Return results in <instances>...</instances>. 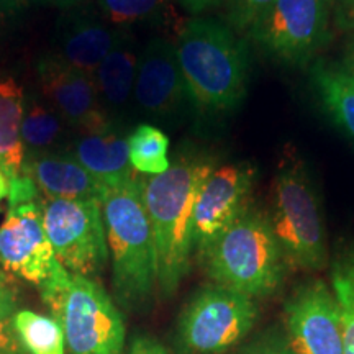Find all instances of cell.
I'll list each match as a JSON object with an SVG mask.
<instances>
[{
	"label": "cell",
	"instance_id": "6",
	"mask_svg": "<svg viewBox=\"0 0 354 354\" xmlns=\"http://www.w3.org/2000/svg\"><path fill=\"white\" fill-rule=\"evenodd\" d=\"M44 305L64 331L71 354H125V320L107 290L94 279L63 266L39 286Z\"/></svg>",
	"mask_w": 354,
	"mask_h": 354
},
{
	"label": "cell",
	"instance_id": "7",
	"mask_svg": "<svg viewBox=\"0 0 354 354\" xmlns=\"http://www.w3.org/2000/svg\"><path fill=\"white\" fill-rule=\"evenodd\" d=\"M259 318L254 299L210 284L198 289L176 323L177 354H225L245 342Z\"/></svg>",
	"mask_w": 354,
	"mask_h": 354
},
{
	"label": "cell",
	"instance_id": "30",
	"mask_svg": "<svg viewBox=\"0 0 354 354\" xmlns=\"http://www.w3.org/2000/svg\"><path fill=\"white\" fill-rule=\"evenodd\" d=\"M17 292L13 286L8 282V279L0 274V322L8 320V318L15 317L17 310Z\"/></svg>",
	"mask_w": 354,
	"mask_h": 354
},
{
	"label": "cell",
	"instance_id": "8",
	"mask_svg": "<svg viewBox=\"0 0 354 354\" xmlns=\"http://www.w3.org/2000/svg\"><path fill=\"white\" fill-rule=\"evenodd\" d=\"M333 6V0H274L248 33L277 63L302 68L328 43Z\"/></svg>",
	"mask_w": 354,
	"mask_h": 354
},
{
	"label": "cell",
	"instance_id": "2",
	"mask_svg": "<svg viewBox=\"0 0 354 354\" xmlns=\"http://www.w3.org/2000/svg\"><path fill=\"white\" fill-rule=\"evenodd\" d=\"M176 53L194 113L214 118L240 107L246 95L250 57L246 43L232 26L194 17L177 35Z\"/></svg>",
	"mask_w": 354,
	"mask_h": 354
},
{
	"label": "cell",
	"instance_id": "14",
	"mask_svg": "<svg viewBox=\"0 0 354 354\" xmlns=\"http://www.w3.org/2000/svg\"><path fill=\"white\" fill-rule=\"evenodd\" d=\"M38 92L74 131H91L112 120L102 107L92 76L66 64L53 53L35 63Z\"/></svg>",
	"mask_w": 354,
	"mask_h": 354
},
{
	"label": "cell",
	"instance_id": "18",
	"mask_svg": "<svg viewBox=\"0 0 354 354\" xmlns=\"http://www.w3.org/2000/svg\"><path fill=\"white\" fill-rule=\"evenodd\" d=\"M141 48L128 30H122L117 43L94 74L99 99L112 122L127 125L133 110V91L138 74Z\"/></svg>",
	"mask_w": 354,
	"mask_h": 354
},
{
	"label": "cell",
	"instance_id": "25",
	"mask_svg": "<svg viewBox=\"0 0 354 354\" xmlns=\"http://www.w3.org/2000/svg\"><path fill=\"white\" fill-rule=\"evenodd\" d=\"M330 274L331 289L342 308L346 354H354V246L336 251Z\"/></svg>",
	"mask_w": 354,
	"mask_h": 354
},
{
	"label": "cell",
	"instance_id": "12",
	"mask_svg": "<svg viewBox=\"0 0 354 354\" xmlns=\"http://www.w3.org/2000/svg\"><path fill=\"white\" fill-rule=\"evenodd\" d=\"M258 169L250 162L215 167L198 189L192 216L194 253L198 254L251 205Z\"/></svg>",
	"mask_w": 354,
	"mask_h": 354
},
{
	"label": "cell",
	"instance_id": "17",
	"mask_svg": "<svg viewBox=\"0 0 354 354\" xmlns=\"http://www.w3.org/2000/svg\"><path fill=\"white\" fill-rule=\"evenodd\" d=\"M127 125L110 122L91 131H74L66 154L107 189L122 187L135 179L130 165Z\"/></svg>",
	"mask_w": 354,
	"mask_h": 354
},
{
	"label": "cell",
	"instance_id": "15",
	"mask_svg": "<svg viewBox=\"0 0 354 354\" xmlns=\"http://www.w3.org/2000/svg\"><path fill=\"white\" fill-rule=\"evenodd\" d=\"M122 30L104 20L97 8L76 6L66 8L55 26V50L51 53L66 64L94 77L104 57L117 43Z\"/></svg>",
	"mask_w": 354,
	"mask_h": 354
},
{
	"label": "cell",
	"instance_id": "3",
	"mask_svg": "<svg viewBox=\"0 0 354 354\" xmlns=\"http://www.w3.org/2000/svg\"><path fill=\"white\" fill-rule=\"evenodd\" d=\"M109 256L112 263L113 300L128 313L151 307L158 289V264L146 215L141 177L109 189L102 202Z\"/></svg>",
	"mask_w": 354,
	"mask_h": 354
},
{
	"label": "cell",
	"instance_id": "21",
	"mask_svg": "<svg viewBox=\"0 0 354 354\" xmlns=\"http://www.w3.org/2000/svg\"><path fill=\"white\" fill-rule=\"evenodd\" d=\"M310 81L331 122L354 143V81L320 59L312 64Z\"/></svg>",
	"mask_w": 354,
	"mask_h": 354
},
{
	"label": "cell",
	"instance_id": "22",
	"mask_svg": "<svg viewBox=\"0 0 354 354\" xmlns=\"http://www.w3.org/2000/svg\"><path fill=\"white\" fill-rule=\"evenodd\" d=\"M130 165L140 174L158 176L169 169V138L153 123H138L128 135Z\"/></svg>",
	"mask_w": 354,
	"mask_h": 354
},
{
	"label": "cell",
	"instance_id": "16",
	"mask_svg": "<svg viewBox=\"0 0 354 354\" xmlns=\"http://www.w3.org/2000/svg\"><path fill=\"white\" fill-rule=\"evenodd\" d=\"M25 87L12 74H0V171L8 180V205L38 198V189L25 176V146L21 140Z\"/></svg>",
	"mask_w": 354,
	"mask_h": 354
},
{
	"label": "cell",
	"instance_id": "29",
	"mask_svg": "<svg viewBox=\"0 0 354 354\" xmlns=\"http://www.w3.org/2000/svg\"><path fill=\"white\" fill-rule=\"evenodd\" d=\"M0 354H28L15 328L13 318L0 322Z\"/></svg>",
	"mask_w": 354,
	"mask_h": 354
},
{
	"label": "cell",
	"instance_id": "4",
	"mask_svg": "<svg viewBox=\"0 0 354 354\" xmlns=\"http://www.w3.org/2000/svg\"><path fill=\"white\" fill-rule=\"evenodd\" d=\"M197 258L212 284L254 300L276 294L289 271L268 214L253 205Z\"/></svg>",
	"mask_w": 354,
	"mask_h": 354
},
{
	"label": "cell",
	"instance_id": "35",
	"mask_svg": "<svg viewBox=\"0 0 354 354\" xmlns=\"http://www.w3.org/2000/svg\"><path fill=\"white\" fill-rule=\"evenodd\" d=\"M37 3H44V6H55L59 8H71V7H76L81 6V3L86 2V0H33Z\"/></svg>",
	"mask_w": 354,
	"mask_h": 354
},
{
	"label": "cell",
	"instance_id": "19",
	"mask_svg": "<svg viewBox=\"0 0 354 354\" xmlns=\"http://www.w3.org/2000/svg\"><path fill=\"white\" fill-rule=\"evenodd\" d=\"M25 176L46 198L104 202L109 189L68 154H41L25 159Z\"/></svg>",
	"mask_w": 354,
	"mask_h": 354
},
{
	"label": "cell",
	"instance_id": "1",
	"mask_svg": "<svg viewBox=\"0 0 354 354\" xmlns=\"http://www.w3.org/2000/svg\"><path fill=\"white\" fill-rule=\"evenodd\" d=\"M215 169V159L179 151L162 174L141 177V194L151 228L158 264V289L169 299L192 263V216L198 189Z\"/></svg>",
	"mask_w": 354,
	"mask_h": 354
},
{
	"label": "cell",
	"instance_id": "36",
	"mask_svg": "<svg viewBox=\"0 0 354 354\" xmlns=\"http://www.w3.org/2000/svg\"><path fill=\"white\" fill-rule=\"evenodd\" d=\"M8 196V180L6 174L0 171V203H2L3 198Z\"/></svg>",
	"mask_w": 354,
	"mask_h": 354
},
{
	"label": "cell",
	"instance_id": "28",
	"mask_svg": "<svg viewBox=\"0 0 354 354\" xmlns=\"http://www.w3.org/2000/svg\"><path fill=\"white\" fill-rule=\"evenodd\" d=\"M272 2L274 0H228V25L238 32H248Z\"/></svg>",
	"mask_w": 354,
	"mask_h": 354
},
{
	"label": "cell",
	"instance_id": "34",
	"mask_svg": "<svg viewBox=\"0 0 354 354\" xmlns=\"http://www.w3.org/2000/svg\"><path fill=\"white\" fill-rule=\"evenodd\" d=\"M346 76L354 81V38L351 39V43L348 44L346 51H344V56H343V63H342V68Z\"/></svg>",
	"mask_w": 354,
	"mask_h": 354
},
{
	"label": "cell",
	"instance_id": "24",
	"mask_svg": "<svg viewBox=\"0 0 354 354\" xmlns=\"http://www.w3.org/2000/svg\"><path fill=\"white\" fill-rule=\"evenodd\" d=\"M13 323L28 354H66L64 331L53 317L25 308L15 313Z\"/></svg>",
	"mask_w": 354,
	"mask_h": 354
},
{
	"label": "cell",
	"instance_id": "33",
	"mask_svg": "<svg viewBox=\"0 0 354 354\" xmlns=\"http://www.w3.org/2000/svg\"><path fill=\"white\" fill-rule=\"evenodd\" d=\"M179 3L192 15H201L209 8H214L221 3V0H179Z\"/></svg>",
	"mask_w": 354,
	"mask_h": 354
},
{
	"label": "cell",
	"instance_id": "11",
	"mask_svg": "<svg viewBox=\"0 0 354 354\" xmlns=\"http://www.w3.org/2000/svg\"><path fill=\"white\" fill-rule=\"evenodd\" d=\"M282 317L295 354H346L342 308L323 279H308L295 287Z\"/></svg>",
	"mask_w": 354,
	"mask_h": 354
},
{
	"label": "cell",
	"instance_id": "23",
	"mask_svg": "<svg viewBox=\"0 0 354 354\" xmlns=\"http://www.w3.org/2000/svg\"><path fill=\"white\" fill-rule=\"evenodd\" d=\"M97 10L117 30L154 26L166 19L169 0H97Z\"/></svg>",
	"mask_w": 354,
	"mask_h": 354
},
{
	"label": "cell",
	"instance_id": "10",
	"mask_svg": "<svg viewBox=\"0 0 354 354\" xmlns=\"http://www.w3.org/2000/svg\"><path fill=\"white\" fill-rule=\"evenodd\" d=\"M133 112L148 123L177 128L192 113L187 87L177 61L176 43L153 37L141 48L133 91Z\"/></svg>",
	"mask_w": 354,
	"mask_h": 354
},
{
	"label": "cell",
	"instance_id": "9",
	"mask_svg": "<svg viewBox=\"0 0 354 354\" xmlns=\"http://www.w3.org/2000/svg\"><path fill=\"white\" fill-rule=\"evenodd\" d=\"M43 225L56 259L71 274L95 279L110 261L102 203L97 201H41Z\"/></svg>",
	"mask_w": 354,
	"mask_h": 354
},
{
	"label": "cell",
	"instance_id": "32",
	"mask_svg": "<svg viewBox=\"0 0 354 354\" xmlns=\"http://www.w3.org/2000/svg\"><path fill=\"white\" fill-rule=\"evenodd\" d=\"M333 8L336 26L354 35V0H335Z\"/></svg>",
	"mask_w": 354,
	"mask_h": 354
},
{
	"label": "cell",
	"instance_id": "27",
	"mask_svg": "<svg viewBox=\"0 0 354 354\" xmlns=\"http://www.w3.org/2000/svg\"><path fill=\"white\" fill-rule=\"evenodd\" d=\"M26 0H0V55L10 46L25 21Z\"/></svg>",
	"mask_w": 354,
	"mask_h": 354
},
{
	"label": "cell",
	"instance_id": "37",
	"mask_svg": "<svg viewBox=\"0 0 354 354\" xmlns=\"http://www.w3.org/2000/svg\"><path fill=\"white\" fill-rule=\"evenodd\" d=\"M333 3H335V0H333Z\"/></svg>",
	"mask_w": 354,
	"mask_h": 354
},
{
	"label": "cell",
	"instance_id": "26",
	"mask_svg": "<svg viewBox=\"0 0 354 354\" xmlns=\"http://www.w3.org/2000/svg\"><path fill=\"white\" fill-rule=\"evenodd\" d=\"M232 354H295V351L287 339L284 328L271 326L254 336L251 342L234 349Z\"/></svg>",
	"mask_w": 354,
	"mask_h": 354
},
{
	"label": "cell",
	"instance_id": "31",
	"mask_svg": "<svg viewBox=\"0 0 354 354\" xmlns=\"http://www.w3.org/2000/svg\"><path fill=\"white\" fill-rule=\"evenodd\" d=\"M125 354H171V351L153 336L136 335Z\"/></svg>",
	"mask_w": 354,
	"mask_h": 354
},
{
	"label": "cell",
	"instance_id": "13",
	"mask_svg": "<svg viewBox=\"0 0 354 354\" xmlns=\"http://www.w3.org/2000/svg\"><path fill=\"white\" fill-rule=\"evenodd\" d=\"M0 266L38 287L59 266L44 232L41 198L8 205L0 223Z\"/></svg>",
	"mask_w": 354,
	"mask_h": 354
},
{
	"label": "cell",
	"instance_id": "20",
	"mask_svg": "<svg viewBox=\"0 0 354 354\" xmlns=\"http://www.w3.org/2000/svg\"><path fill=\"white\" fill-rule=\"evenodd\" d=\"M74 130L44 100L37 88L25 91L21 140L26 158L41 154H66Z\"/></svg>",
	"mask_w": 354,
	"mask_h": 354
},
{
	"label": "cell",
	"instance_id": "5",
	"mask_svg": "<svg viewBox=\"0 0 354 354\" xmlns=\"http://www.w3.org/2000/svg\"><path fill=\"white\" fill-rule=\"evenodd\" d=\"M268 216L289 269L326 268L328 245L320 198L307 165L290 148L282 154L274 174Z\"/></svg>",
	"mask_w": 354,
	"mask_h": 354
}]
</instances>
